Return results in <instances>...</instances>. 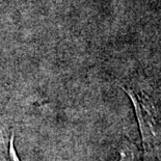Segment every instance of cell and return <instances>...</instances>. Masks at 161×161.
<instances>
[{"mask_svg": "<svg viewBox=\"0 0 161 161\" xmlns=\"http://www.w3.org/2000/svg\"><path fill=\"white\" fill-rule=\"evenodd\" d=\"M123 90L128 94L133 105H134L145 147L146 148L151 147L153 139L157 135L155 114H154L152 102L148 96H146L143 92H136L126 87H123Z\"/></svg>", "mask_w": 161, "mask_h": 161, "instance_id": "6da1fadb", "label": "cell"}, {"mask_svg": "<svg viewBox=\"0 0 161 161\" xmlns=\"http://www.w3.org/2000/svg\"><path fill=\"white\" fill-rule=\"evenodd\" d=\"M137 150L130 142H123L116 148L111 161H136Z\"/></svg>", "mask_w": 161, "mask_h": 161, "instance_id": "7a4b0ae2", "label": "cell"}, {"mask_svg": "<svg viewBox=\"0 0 161 161\" xmlns=\"http://www.w3.org/2000/svg\"><path fill=\"white\" fill-rule=\"evenodd\" d=\"M1 149H2L3 156H4L6 161H21L19 158L18 154L16 152L15 146H14V134H12L11 138H9L8 148V145H6V143H2Z\"/></svg>", "mask_w": 161, "mask_h": 161, "instance_id": "3957f363", "label": "cell"}]
</instances>
